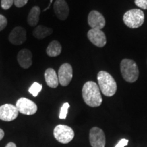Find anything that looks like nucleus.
I'll list each match as a JSON object with an SVG mask.
<instances>
[{
  "label": "nucleus",
  "mask_w": 147,
  "mask_h": 147,
  "mask_svg": "<svg viewBox=\"0 0 147 147\" xmlns=\"http://www.w3.org/2000/svg\"><path fill=\"white\" fill-rule=\"evenodd\" d=\"M89 141L92 147H105L106 138L103 130L97 127L91 128L89 132Z\"/></svg>",
  "instance_id": "6e6552de"
},
{
  "label": "nucleus",
  "mask_w": 147,
  "mask_h": 147,
  "mask_svg": "<svg viewBox=\"0 0 147 147\" xmlns=\"http://www.w3.org/2000/svg\"><path fill=\"white\" fill-rule=\"evenodd\" d=\"M82 97L87 105L98 107L102 103L100 87L93 81H88L84 84L82 90Z\"/></svg>",
  "instance_id": "f257e3e1"
},
{
  "label": "nucleus",
  "mask_w": 147,
  "mask_h": 147,
  "mask_svg": "<svg viewBox=\"0 0 147 147\" xmlns=\"http://www.w3.org/2000/svg\"><path fill=\"white\" fill-rule=\"evenodd\" d=\"M14 3V0H1V6L3 10H8Z\"/></svg>",
  "instance_id": "412c9836"
},
{
  "label": "nucleus",
  "mask_w": 147,
  "mask_h": 147,
  "mask_svg": "<svg viewBox=\"0 0 147 147\" xmlns=\"http://www.w3.org/2000/svg\"><path fill=\"white\" fill-rule=\"evenodd\" d=\"M59 82L63 87H66L70 83L73 76L72 67L69 63L62 64L58 71Z\"/></svg>",
  "instance_id": "0eeeda50"
},
{
  "label": "nucleus",
  "mask_w": 147,
  "mask_h": 147,
  "mask_svg": "<svg viewBox=\"0 0 147 147\" xmlns=\"http://www.w3.org/2000/svg\"><path fill=\"white\" fill-rule=\"evenodd\" d=\"M18 111L15 106L6 104L0 106V119L4 121H12L16 119Z\"/></svg>",
  "instance_id": "1a4fd4ad"
},
{
  "label": "nucleus",
  "mask_w": 147,
  "mask_h": 147,
  "mask_svg": "<svg viewBox=\"0 0 147 147\" xmlns=\"http://www.w3.org/2000/svg\"><path fill=\"white\" fill-rule=\"evenodd\" d=\"M97 81L100 91L105 96L112 97L117 92V82L113 76L105 71H100L97 74Z\"/></svg>",
  "instance_id": "f03ea898"
},
{
  "label": "nucleus",
  "mask_w": 147,
  "mask_h": 147,
  "mask_svg": "<svg viewBox=\"0 0 147 147\" xmlns=\"http://www.w3.org/2000/svg\"><path fill=\"white\" fill-rule=\"evenodd\" d=\"M17 60L20 66L27 69L32 65V53L28 49H22L18 53Z\"/></svg>",
  "instance_id": "4468645a"
},
{
  "label": "nucleus",
  "mask_w": 147,
  "mask_h": 147,
  "mask_svg": "<svg viewBox=\"0 0 147 147\" xmlns=\"http://www.w3.org/2000/svg\"><path fill=\"white\" fill-rule=\"evenodd\" d=\"M53 29L50 27L43 26V25H38L34 29V32H33V35L37 39L42 40L47 38V36H50L53 34Z\"/></svg>",
  "instance_id": "dca6fc26"
},
{
  "label": "nucleus",
  "mask_w": 147,
  "mask_h": 147,
  "mask_svg": "<svg viewBox=\"0 0 147 147\" xmlns=\"http://www.w3.org/2000/svg\"><path fill=\"white\" fill-rule=\"evenodd\" d=\"M123 19L125 25L129 28H138L144 23V14L140 9H132L124 14Z\"/></svg>",
  "instance_id": "20e7f679"
},
{
  "label": "nucleus",
  "mask_w": 147,
  "mask_h": 147,
  "mask_svg": "<svg viewBox=\"0 0 147 147\" xmlns=\"http://www.w3.org/2000/svg\"><path fill=\"white\" fill-rule=\"evenodd\" d=\"M54 11L59 19L64 21L69 15V8L65 0H56L54 3Z\"/></svg>",
  "instance_id": "ddd939ff"
},
{
  "label": "nucleus",
  "mask_w": 147,
  "mask_h": 147,
  "mask_svg": "<svg viewBox=\"0 0 147 147\" xmlns=\"http://www.w3.org/2000/svg\"><path fill=\"white\" fill-rule=\"evenodd\" d=\"M3 136H4V131L1 129H0V140L3 139Z\"/></svg>",
  "instance_id": "bb28decb"
},
{
  "label": "nucleus",
  "mask_w": 147,
  "mask_h": 147,
  "mask_svg": "<svg viewBox=\"0 0 147 147\" xmlns=\"http://www.w3.org/2000/svg\"><path fill=\"white\" fill-rule=\"evenodd\" d=\"M8 40L14 45H21L26 41V30L22 27H16L9 35Z\"/></svg>",
  "instance_id": "f8f14e48"
},
{
  "label": "nucleus",
  "mask_w": 147,
  "mask_h": 147,
  "mask_svg": "<svg viewBox=\"0 0 147 147\" xmlns=\"http://www.w3.org/2000/svg\"><path fill=\"white\" fill-rule=\"evenodd\" d=\"M5 147H16V146L14 142H9V143H8V144H7V145L5 146Z\"/></svg>",
  "instance_id": "a878e982"
},
{
  "label": "nucleus",
  "mask_w": 147,
  "mask_h": 147,
  "mask_svg": "<svg viewBox=\"0 0 147 147\" xmlns=\"http://www.w3.org/2000/svg\"><path fill=\"white\" fill-rule=\"evenodd\" d=\"M42 85L38 82H35L32 84V85L29 88V92L34 97H37L39 94V93L42 91Z\"/></svg>",
  "instance_id": "6ab92c4d"
},
{
  "label": "nucleus",
  "mask_w": 147,
  "mask_h": 147,
  "mask_svg": "<svg viewBox=\"0 0 147 147\" xmlns=\"http://www.w3.org/2000/svg\"><path fill=\"white\" fill-rule=\"evenodd\" d=\"M45 78L47 85L51 88H57L59 85L58 75L53 68H48L45 71Z\"/></svg>",
  "instance_id": "2eb2a0df"
},
{
  "label": "nucleus",
  "mask_w": 147,
  "mask_h": 147,
  "mask_svg": "<svg viewBox=\"0 0 147 147\" xmlns=\"http://www.w3.org/2000/svg\"><path fill=\"white\" fill-rule=\"evenodd\" d=\"M7 24H8V21H7L6 18L2 14H0V32L6 27Z\"/></svg>",
  "instance_id": "5701e85b"
},
{
  "label": "nucleus",
  "mask_w": 147,
  "mask_h": 147,
  "mask_svg": "<svg viewBox=\"0 0 147 147\" xmlns=\"http://www.w3.org/2000/svg\"><path fill=\"white\" fill-rule=\"evenodd\" d=\"M16 107L18 113L26 115H34L38 110V106L34 102L25 97L18 99L16 103Z\"/></svg>",
  "instance_id": "423d86ee"
},
{
  "label": "nucleus",
  "mask_w": 147,
  "mask_h": 147,
  "mask_svg": "<svg viewBox=\"0 0 147 147\" xmlns=\"http://www.w3.org/2000/svg\"><path fill=\"white\" fill-rule=\"evenodd\" d=\"M69 108V103L65 102L63 104L60 110L59 113V119H65L67 117V113H68V109Z\"/></svg>",
  "instance_id": "aec40b11"
},
{
  "label": "nucleus",
  "mask_w": 147,
  "mask_h": 147,
  "mask_svg": "<svg viewBox=\"0 0 147 147\" xmlns=\"http://www.w3.org/2000/svg\"><path fill=\"white\" fill-rule=\"evenodd\" d=\"M87 37L92 44L97 47H104L106 45V37L101 29H91L87 33Z\"/></svg>",
  "instance_id": "9d476101"
},
{
  "label": "nucleus",
  "mask_w": 147,
  "mask_h": 147,
  "mask_svg": "<svg viewBox=\"0 0 147 147\" xmlns=\"http://www.w3.org/2000/svg\"><path fill=\"white\" fill-rule=\"evenodd\" d=\"M52 2H53V0H51V1H50V3H49V6H48V7H47V8H46V9H45V10H44V11H46V10H48V9H49V8H50V5H51V3H52Z\"/></svg>",
  "instance_id": "cd10ccee"
},
{
  "label": "nucleus",
  "mask_w": 147,
  "mask_h": 147,
  "mask_svg": "<svg viewBox=\"0 0 147 147\" xmlns=\"http://www.w3.org/2000/svg\"><path fill=\"white\" fill-rule=\"evenodd\" d=\"M121 71L123 78L128 82H134L139 76V69L135 61L129 59L121 61Z\"/></svg>",
  "instance_id": "7ed1b4c3"
},
{
  "label": "nucleus",
  "mask_w": 147,
  "mask_h": 147,
  "mask_svg": "<svg viewBox=\"0 0 147 147\" xmlns=\"http://www.w3.org/2000/svg\"><path fill=\"white\" fill-rule=\"evenodd\" d=\"M55 139L62 144H67L74 137V131L70 127L65 125H58L53 131Z\"/></svg>",
  "instance_id": "39448f33"
},
{
  "label": "nucleus",
  "mask_w": 147,
  "mask_h": 147,
  "mask_svg": "<svg viewBox=\"0 0 147 147\" xmlns=\"http://www.w3.org/2000/svg\"><path fill=\"white\" fill-rule=\"evenodd\" d=\"M28 2V0H14V4L17 8H21Z\"/></svg>",
  "instance_id": "b1692460"
},
{
  "label": "nucleus",
  "mask_w": 147,
  "mask_h": 147,
  "mask_svg": "<svg viewBox=\"0 0 147 147\" xmlns=\"http://www.w3.org/2000/svg\"><path fill=\"white\" fill-rule=\"evenodd\" d=\"M88 24L91 29H102L105 27L106 21L104 16L98 11L93 10L88 16Z\"/></svg>",
  "instance_id": "9b49d317"
},
{
  "label": "nucleus",
  "mask_w": 147,
  "mask_h": 147,
  "mask_svg": "<svg viewBox=\"0 0 147 147\" xmlns=\"http://www.w3.org/2000/svg\"><path fill=\"white\" fill-rule=\"evenodd\" d=\"M61 45L58 41L53 40L49 44L47 49V54L48 56L54 57L59 55L61 53Z\"/></svg>",
  "instance_id": "f3484780"
},
{
  "label": "nucleus",
  "mask_w": 147,
  "mask_h": 147,
  "mask_svg": "<svg viewBox=\"0 0 147 147\" xmlns=\"http://www.w3.org/2000/svg\"><path fill=\"white\" fill-rule=\"evenodd\" d=\"M135 4L143 10H147V0H135Z\"/></svg>",
  "instance_id": "4be33fe9"
},
{
  "label": "nucleus",
  "mask_w": 147,
  "mask_h": 147,
  "mask_svg": "<svg viewBox=\"0 0 147 147\" xmlns=\"http://www.w3.org/2000/svg\"><path fill=\"white\" fill-rule=\"evenodd\" d=\"M129 140L127 139H121L119 142L117 143V144L116 145L115 147H125L128 144Z\"/></svg>",
  "instance_id": "393cba45"
},
{
  "label": "nucleus",
  "mask_w": 147,
  "mask_h": 147,
  "mask_svg": "<svg viewBox=\"0 0 147 147\" xmlns=\"http://www.w3.org/2000/svg\"><path fill=\"white\" fill-rule=\"evenodd\" d=\"M40 12L41 11L38 6H34L31 9L27 17V23L30 26L34 27L38 23Z\"/></svg>",
  "instance_id": "a211bd4d"
}]
</instances>
